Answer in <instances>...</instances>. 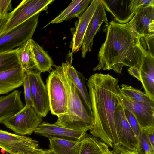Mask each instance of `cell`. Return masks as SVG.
I'll return each mask as SVG.
<instances>
[{"label":"cell","mask_w":154,"mask_h":154,"mask_svg":"<svg viewBox=\"0 0 154 154\" xmlns=\"http://www.w3.org/2000/svg\"><path fill=\"white\" fill-rule=\"evenodd\" d=\"M60 72L67 94V112L58 117L54 124L74 130H90L94 124L92 111L88 108L66 71L61 66Z\"/></svg>","instance_id":"obj_3"},{"label":"cell","mask_w":154,"mask_h":154,"mask_svg":"<svg viewBox=\"0 0 154 154\" xmlns=\"http://www.w3.org/2000/svg\"><path fill=\"white\" fill-rule=\"evenodd\" d=\"M133 0H101L105 9L119 23H128L135 14L132 8Z\"/></svg>","instance_id":"obj_17"},{"label":"cell","mask_w":154,"mask_h":154,"mask_svg":"<svg viewBox=\"0 0 154 154\" xmlns=\"http://www.w3.org/2000/svg\"><path fill=\"white\" fill-rule=\"evenodd\" d=\"M109 150L104 142L87 136L81 141L78 154H106Z\"/></svg>","instance_id":"obj_22"},{"label":"cell","mask_w":154,"mask_h":154,"mask_svg":"<svg viewBox=\"0 0 154 154\" xmlns=\"http://www.w3.org/2000/svg\"><path fill=\"white\" fill-rule=\"evenodd\" d=\"M54 0H23L12 12L2 34L24 23L33 16L47 10Z\"/></svg>","instance_id":"obj_8"},{"label":"cell","mask_w":154,"mask_h":154,"mask_svg":"<svg viewBox=\"0 0 154 154\" xmlns=\"http://www.w3.org/2000/svg\"><path fill=\"white\" fill-rule=\"evenodd\" d=\"M122 104L135 116L142 129H154V107L134 102L122 93Z\"/></svg>","instance_id":"obj_13"},{"label":"cell","mask_w":154,"mask_h":154,"mask_svg":"<svg viewBox=\"0 0 154 154\" xmlns=\"http://www.w3.org/2000/svg\"><path fill=\"white\" fill-rule=\"evenodd\" d=\"M40 13L0 35V52L18 48L31 39L37 27Z\"/></svg>","instance_id":"obj_5"},{"label":"cell","mask_w":154,"mask_h":154,"mask_svg":"<svg viewBox=\"0 0 154 154\" xmlns=\"http://www.w3.org/2000/svg\"><path fill=\"white\" fill-rule=\"evenodd\" d=\"M91 1V0H82L72 10L65 18V20L72 19L74 17H79L86 10Z\"/></svg>","instance_id":"obj_29"},{"label":"cell","mask_w":154,"mask_h":154,"mask_svg":"<svg viewBox=\"0 0 154 154\" xmlns=\"http://www.w3.org/2000/svg\"><path fill=\"white\" fill-rule=\"evenodd\" d=\"M69 52L67 55L66 62L62 63L61 66L66 71L88 108L92 111L90 100L85 85L86 79L82 73L78 72L72 65V53Z\"/></svg>","instance_id":"obj_19"},{"label":"cell","mask_w":154,"mask_h":154,"mask_svg":"<svg viewBox=\"0 0 154 154\" xmlns=\"http://www.w3.org/2000/svg\"><path fill=\"white\" fill-rule=\"evenodd\" d=\"M124 110L126 118L131 128L136 135L138 137L142 129L134 115L125 108H124Z\"/></svg>","instance_id":"obj_30"},{"label":"cell","mask_w":154,"mask_h":154,"mask_svg":"<svg viewBox=\"0 0 154 154\" xmlns=\"http://www.w3.org/2000/svg\"><path fill=\"white\" fill-rule=\"evenodd\" d=\"M87 86L94 119L90 133L112 148L119 143L114 121L115 110L122 102L118 79L96 73L90 76Z\"/></svg>","instance_id":"obj_2"},{"label":"cell","mask_w":154,"mask_h":154,"mask_svg":"<svg viewBox=\"0 0 154 154\" xmlns=\"http://www.w3.org/2000/svg\"><path fill=\"white\" fill-rule=\"evenodd\" d=\"M18 57L20 65L26 73L36 69L30 45V39L18 48Z\"/></svg>","instance_id":"obj_25"},{"label":"cell","mask_w":154,"mask_h":154,"mask_svg":"<svg viewBox=\"0 0 154 154\" xmlns=\"http://www.w3.org/2000/svg\"><path fill=\"white\" fill-rule=\"evenodd\" d=\"M23 86L24 88L25 105L30 106L33 107L31 97L29 78L28 72L26 73Z\"/></svg>","instance_id":"obj_31"},{"label":"cell","mask_w":154,"mask_h":154,"mask_svg":"<svg viewBox=\"0 0 154 154\" xmlns=\"http://www.w3.org/2000/svg\"><path fill=\"white\" fill-rule=\"evenodd\" d=\"M25 74L20 66L0 72V94H7L23 85Z\"/></svg>","instance_id":"obj_20"},{"label":"cell","mask_w":154,"mask_h":154,"mask_svg":"<svg viewBox=\"0 0 154 154\" xmlns=\"http://www.w3.org/2000/svg\"><path fill=\"white\" fill-rule=\"evenodd\" d=\"M148 6H154L153 0H133L132 8L135 14L138 9Z\"/></svg>","instance_id":"obj_32"},{"label":"cell","mask_w":154,"mask_h":154,"mask_svg":"<svg viewBox=\"0 0 154 154\" xmlns=\"http://www.w3.org/2000/svg\"><path fill=\"white\" fill-rule=\"evenodd\" d=\"M21 93L15 90L8 95L0 97V123L3 124L24 107L21 99Z\"/></svg>","instance_id":"obj_18"},{"label":"cell","mask_w":154,"mask_h":154,"mask_svg":"<svg viewBox=\"0 0 154 154\" xmlns=\"http://www.w3.org/2000/svg\"><path fill=\"white\" fill-rule=\"evenodd\" d=\"M0 148L9 154H40L43 150L36 140L1 130Z\"/></svg>","instance_id":"obj_7"},{"label":"cell","mask_w":154,"mask_h":154,"mask_svg":"<svg viewBox=\"0 0 154 154\" xmlns=\"http://www.w3.org/2000/svg\"><path fill=\"white\" fill-rule=\"evenodd\" d=\"M105 40L97 56L94 71L111 69L121 74L123 67H140L147 51L142 39L129 22L122 24L114 21L106 26Z\"/></svg>","instance_id":"obj_1"},{"label":"cell","mask_w":154,"mask_h":154,"mask_svg":"<svg viewBox=\"0 0 154 154\" xmlns=\"http://www.w3.org/2000/svg\"><path fill=\"white\" fill-rule=\"evenodd\" d=\"M128 71L141 82L145 93L154 100V54L147 51L140 66L129 68Z\"/></svg>","instance_id":"obj_11"},{"label":"cell","mask_w":154,"mask_h":154,"mask_svg":"<svg viewBox=\"0 0 154 154\" xmlns=\"http://www.w3.org/2000/svg\"><path fill=\"white\" fill-rule=\"evenodd\" d=\"M42 118L33 107L25 105L20 111L4 121L3 124L15 133L23 136L30 135L42 123Z\"/></svg>","instance_id":"obj_6"},{"label":"cell","mask_w":154,"mask_h":154,"mask_svg":"<svg viewBox=\"0 0 154 154\" xmlns=\"http://www.w3.org/2000/svg\"><path fill=\"white\" fill-rule=\"evenodd\" d=\"M82 0H72L68 6L57 16L51 20L43 28H45L51 24L58 23L65 21V18L71 13L72 10Z\"/></svg>","instance_id":"obj_28"},{"label":"cell","mask_w":154,"mask_h":154,"mask_svg":"<svg viewBox=\"0 0 154 154\" xmlns=\"http://www.w3.org/2000/svg\"><path fill=\"white\" fill-rule=\"evenodd\" d=\"M40 154H55V153L50 149L48 150H43Z\"/></svg>","instance_id":"obj_37"},{"label":"cell","mask_w":154,"mask_h":154,"mask_svg":"<svg viewBox=\"0 0 154 154\" xmlns=\"http://www.w3.org/2000/svg\"><path fill=\"white\" fill-rule=\"evenodd\" d=\"M10 17V14H7L3 18L0 19V35L3 31L5 26L8 21Z\"/></svg>","instance_id":"obj_36"},{"label":"cell","mask_w":154,"mask_h":154,"mask_svg":"<svg viewBox=\"0 0 154 154\" xmlns=\"http://www.w3.org/2000/svg\"><path fill=\"white\" fill-rule=\"evenodd\" d=\"M18 48L11 51L0 52V72L20 66L18 57Z\"/></svg>","instance_id":"obj_26"},{"label":"cell","mask_w":154,"mask_h":154,"mask_svg":"<svg viewBox=\"0 0 154 154\" xmlns=\"http://www.w3.org/2000/svg\"><path fill=\"white\" fill-rule=\"evenodd\" d=\"M11 0H0V17H4L12 9Z\"/></svg>","instance_id":"obj_33"},{"label":"cell","mask_w":154,"mask_h":154,"mask_svg":"<svg viewBox=\"0 0 154 154\" xmlns=\"http://www.w3.org/2000/svg\"><path fill=\"white\" fill-rule=\"evenodd\" d=\"M28 73L33 107L40 115L45 117L50 110L46 85L44 84L40 73L34 70Z\"/></svg>","instance_id":"obj_9"},{"label":"cell","mask_w":154,"mask_h":154,"mask_svg":"<svg viewBox=\"0 0 154 154\" xmlns=\"http://www.w3.org/2000/svg\"><path fill=\"white\" fill-rule=\"evenodd\" d=\"M34 132L48 138H56L77 141H82L87 136L86 131L69 129L47 122H42Z\"/></svg>","instance_id":"obj_12"},{"label":"cell","mask_w":154,"mask_h":154,"mask_svg":"<svg viewBox=\"0 0 154 154\" xmlns=\"http://www.w3.org/2000/svg\"><path fill=\"white\" fill-rule=\"evenodd\" d=\"M30 45L36 69L40 73L52 70L53 61L48 54L32 39Z\"/></svg>","instance_id":"obj_21"},{"label":"cell","mask_w":154,"mask_h":154,"mask_svg":"<svg viewBox=\"0 0 154 154\" xmlns=\"http://www.w3.org/2000/svg\"><path fill=\"white\" fill-rule=\"evenodd\" d=\"M145 131L152 148L154 151V129H149Z\"/></svg>","instance_id":"obj_35"},{"label":"cell","mask_w":154,"mask_h":154,"mask_svg":"<svg viewBox=\"0 0 154 154\" xmlns=\"http://www.w3.org/2000/svg\"><path fill=\"white\" fill-rule=\"evenodd\" d=\"M136 151L138 154H154L145 131L142 129L139 134Z\"/></svg>","instance_id":"obj_27"},{"label":"cell","mask_w":154,"mask_h":154,"mask_svg":"<svg viewBox=\"0 0 154 154\" xmlns=\"http://www.w3.org/2000/svg\"><path fill=\"white\" fill-rule=\"evenodd\" d=\"M106 154H116L114 151L109 150Z\"/></svg>","instance_id":"obj_38"},{"label":"cell","mask_w":154,"mask_h":154,"mask_svg":"<svg viewBox=\"0 0 154 154\" xmlns=\"http://www.w3.org/2000/svg\"><path fill=\"white\" fill-rule=\"evenodd\" d=\"M55 69L50 72L46 85L51 113L59 117L67 112V97L60 74V66H55Z\"/></svg>","instance_id":"obj_4"},{"label":"cell","mask_w":154,"mask_h":154,"mask_svg":"<svg viewBox=\"0 0 154 154\" xmlns=\"http://www.w3.org/2000/svg\"><path fill=\"white\" fill-rule=\"evenodd\" d=\"M112 148L116 154H138L136 150L128 149L119 143L114 145Z\"/></svg>","instance_id":"obj_34"},{"label":"cell","mask_w":154,"mask_h":154,"mask_svg":"<svg viewBox=\"0 0 154 154\" xmlns=\"http://www.w3.org/2000/svg\"><path fill=\"white\" fill-rule=\"evenodd\" d=\"M154 6H148L137 10L129 22L140 35L147 38L154 35Z\"/></svg>","instance_id":"obj_14"},{"label":"cell","mask_w":154,"mask_h":154,"mask_svg":"<svg viewBox=\"0 0 154 154\" xmlns=\"http://www.w3.org/2000/svg\"><path fill=\"white\" fill-rule=\"evenodd\" d=\"M122 93L131 100L149 106L154 107V100L145 92L125 84L120 85Z\"/></svg>","instance_id":"obj_24"},{"label":"cell","mask_w":154,"mask_h":154,"mask_svg":"<svg viewBox=\"0 0 154 154\" xmlns=\"http://www.w3.org/2000/svg\"><path fill=\"white\" fill-rule=\"evenodd\" d=\"M0 19H1V18H0Z\"/></svg>","instance_id":"obj_39"},{"label":"cell","mask_w":154,"mask_h":154,"mask_svg":"<svg viewBox=\"0 0 154 154\" xmlns=\"http://www.w3.org/2000/svg\"><path fill=\"white\" fill-rule=\"evenodd\" d=\"M49 149L55 154H78L81 141L49 138Z\"/></svg>","instance_id":"obj_23"},{"label":"cell","mask_w":154,"mask_h":154,"mask_svg":"<svg viewBox=\"0 0 154 154\" xmlns=\"http://www.w3.org/2000/svg\"><path fill=\"white\" fill-rule=\"evenodd\" d=\"M103 4L101 2L93 16L86 31L82 45L81 56L84 59L87 53L92 49L93 39L104 22L108 24Z\"/></svg>","instance_id":"obj_16"},{"label":"cell","mask_w":154,"mask_h":154,"mask_svg":"<svg viewBox=\"0 0 154 154\" xmlns=\"http://www.w3.org/2000/svg\"><path fill=\"white\" fill-rule=\"evenodd\" d=\"M100 2V0L91 1L89 6L78 18L75 27L72 33L73 37L70 47L72 48V52L76 53L82 46L87 29L90 21Z\"/></svg>","instance_id":"obj_15"},{"label":"cell","mask_w":154,"mask_h":154,"mask_svg":"<svg viewBox=\"0 0 154 154\" xmlns=\"http://www.w3.org/2000/svg\"><path fill=\"white\" fill-rule=\"evenodd\" d=\"M114 121L119 144L128 149L136 150L138 138L126 118L122 102L115 110Z\"/></svg>","instance_id":"obj_10"}]
</instances>
